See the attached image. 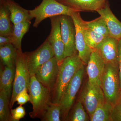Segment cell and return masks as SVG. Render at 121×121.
<instances>
[{
	"label": "cell",
	"instance_id": "obj_10",
	"mask_svg": "<svg viewBox=\"0 0 121 121\" xmlns=\"http://www.w3.org/2000/svg\"><path fill=\"white\" fill-rule=\"evenodd\" d=\"M75 28V43L78 55L84 65H86L93 50L86 44L83 35V20L79 12L76 11L71 16Z\"/></svg>",
	"mask_w": 121,
	"mask_h": 121
},
{
	"label": "cell",
	"instance_id": "obj_2",
	"mask_svg": "<svg viewBox=\"0 0 121 121\" xmlns=\"http://www.w3.org/2000/svg\"><path fill=\"white\" fill-rule=\"evenodd\" d=\"M30 102L32 105L33 111L29 113L31 117H43L50 103L51 91L39 82L35 75L31 76L29 86Z\"/></svg>",
	"mask_w": 121,
	"mask_h": 121
},
{
	"label": "cell",
	"instance_id": "obj_1",
	"mask_svg": "<svg viewBox=\"0 0 121 121\" xmlns=\"http://www.w3.org/2000/svg\"><path fill=\"white\" fill-rule=\"evenodd\" d=\"M84 65L78 54L66 57L60 64L56 83L52 90V102L60 103L70 81Z\"/></svg>",
	"mask_w": 121,
	"mask_h": 121
},
{
	"label": "cell",
	"instance_id": "obj_13",
	"mask_svg": "<svg viewBox=\"0 0 121 121\" xmlns=\"http://www.w3.org/2000/svg\"><path fill=\"white\" fill-rule=\"evenodd\" d=\"M118 40L109 36L94 50L99 54L106 64L118 66Z\"/></svg>",
	"mask_w": 121,
	"mask_h": 121
},
{
	"label": "cell",
	"instance_id": "obj_29",
	"mask_svg": "<svg viewBox=\"0 0 121 121\" xmlns=\"http://www.w3.org/2000/svg\"><path fill=\"white\" fill-rule=\"evenodd\" d=\"M11 113L13 121H19L26 115L25 108L21 105L15 109H11Z\"/></svg>",
	"mask_w": 121,
	"mask_h": 121
},
{
	"label": "cell",
	"instance_id": "obj_9",
	"mask_svg": "<svg viewBox=\"0 0 121 121\" xmlns=\"http://www.w3.org/2000/svg\"><path fill=\"white\" fill-rule=\"evenodd\" d=\"M61 35L64 45L65 58L77 54L75 28L71 17L60 16Z\"/></svg>",
	"mask_w": 121,
	"mask_h": 121
},
{
	"label": "cell",
	"instance_id": "obj_22",
	"mask_svg": "<svg viewBox=\"0 0 121 121\" xmlns=\"http://www.w3.org/2000/svg\"><path fill=\"white\" fill-rule=\"evenodd\" d=\"M113 105L106 100L97 107L90 117L91 121H110Z\"/></svg>",
	"mask_w": 121,
	"mask_h": 121
},
{
	"label": "cell",
	"instance_id": "obj_23",
	"mask_svg": "<svg viewBox=\"0 0 121 121\" xmlns=\"http://www.w3.org/2000/svg\"><path fill=\"white\" fill-rule=\"evenodd\" d=\"M83 35L86 44L93 50H95L105 39L106 36L89 28L83 22Z\"/></svg>",
	"mask_w": 121,
	"mask_h": 121
},
{
	"label": "cell",
	"instance_id": "obj_24",
	"mask_svg": "<svg viewBox=\"0 0 121 121\" xmlns=\"http://www.w3.org/2000/svg\"><path fill=\"white\" fill-rule=\"evenodd\" d=\"M9 100L6 91L0 90V121H13L9 110Z\"/></svg>",
	"mask_w": 121,
	"mask_h": 121
},
{
	"label": "cell",
	"instance_id": "obj_31",
	"mask_svg": "<svg viewBox=\"0 0 121 121\" xmlns=\"http://www.w3.org/2000/svg\"><path fill=\"white\" fill-rule=\"evenodd\" d=\"M118 66L120 87L121 90V39L119 40L118 45Z\"/></svg>",
	"mask_w": 121,
	"mask_h": 121
},
{
	"label": "cell",
	"instance_id": "obj_7",
	"mask_svg": "<svg viewBox=\"0 0 121 121\" xmlns=\"http://www.w3.org/2000/svg\"><path fill=\"white\" fill-rule=\"evenodd\" d=\"M24 53L31 76L35 75L38 69L42 65L55 56L54 51L48 37L36 50Z\"/></svg>",
	"mask_w": 121,
	"mask_h": 121
},
{
	"label": "cell",
	"instance_id": "obj_14",
	"mask_svg": "<svg viewBox=\"0 0 121 121\" xmlns=\"http://www.w3.org/2000/svg\"><path fill=\"white\" fill-rule=\"evenodd\" d=\"M86 67L88 76V82L90 84L101 86V80L106 64L100 55L93 50Z\"/></svg>",
	"mask_w": 121,
	"mask_h": 121
},
{
	"label": "cell",
	"instance_id": "obj_6",
	"mask_svg": "<svg viewBox=\"0 0 121 121\" xmlns=\"http://www.w3.org/2000/svg\"><path fill=\"white\" fill-rule=\"evenodd\" d=\"M84 73V66L80 68L75 74L70 81L60 99L61 117L65 120L82 83Z\"/></svg>",
	"mask_w": 121,
	"mask_h": 121
},
{
	"label": "cell",
	"instance_id": "obj_12",
	"mask_svg": "<svg viewBox=\"0 0 121 121\" xmlns=\"http://www.w3.org/2000/svg\"><path fill=\"white\" fill-rule=\"evenodd\" d=\"M50 19L51 29L48 38L60 65L65 58L64 45L61 35L60 16L53 17Z\"/></svg>",
	"mask_w": 121,
	"mask_h": 121
},
{
	"label": "cell",
	"instance_id": "obj_17",
	"mask_svg": "<svg viewBox=\"0 0 121 121\" xmlns=\"http://www.w3.org/2000/svg\"><path fill=\"white\" fill-rule=\"evenodd\" d=\"M10 13V18L13 25L33 19L29 10L22 8L13 0H3Z\"/></svg>",
	"mask_w": 121,
	"mask_h": 121
},
{
	"label": "cell",
	"instance_id": "obj_30",
	"mask_svg": "<svg viewBox=\"0 0 121 121\" xmlns=\"http://www.w3.org/2000/svg\"><path fill=\"white\" fill-rule=\"evenodd\" d=\"M28 90L27 89H25L17 95L16 101L17 102V104L22 105L26 104L27 102L29 101L30 96L28 94Z\"/></svg>",
	"mask_w": 121,
	"mask_h": 121
},
{
	"label": "cell",
	"instance_id": "obj_16",
	"mask_svg": "<svg viewBox=\"0 0 121 121\" xmlns=\"http://www.w3.org/2000/svg\"><path fill=\"white\" fill-rule=\"evenodd\" d=\"M107 0H61L59 2L78 12L96 11L105 6Z\"/></svg>",
	"mask_w": 121,
	"mask_h": 121
},
{
	"label": "cell",
	"instance_id": "obj_20",
	"mask_svg": "<svg viewBox=\"0 0 121 121\" xmlns=\"http://www.w3.org/2000/svg\"><path fill=\"white\" fill-rule=\"evenodd\" d=\"M1 60L4 66L15 67L17 57V50L12 44L0 46Z\"/></svg>",
	"mask_w": 121,
	"mask_h": 121
},
{
	"label": "cell",
	"instance_id": "obj_32",
	"mask_svg": "<svg viewBox=\"0 0 121 121\" xmlns=\"http://www.w3.org/2000/svg\"><path fill=\"white\" fill-rule=\"evenodd\" d=\"M12 44V39L11 36L0 35V46Z\"/></svg>",
	"mask_w": 121,
	"mask_h": 121
},
{
	"label": "cell",
	"instance_id": "obj_26",
	"mask_svg": "<svg viewBox=\"0 0 121 121\" xmlns=\"http://www.w3.org/2000/svg\"><path fill=\"white\" fill-rule=\"evenodd\" d=\"M86 26L95 32L106 37L109 36V32L105 20L100 16L90 21H84Z\"/></svg>",
	"mask_w": 121,
	"mask_h": 121
},
{
	"label": "cell",
	"instance_id": "obj_4",
	"mask_svg": "<svg viewBox=\"0 0 121 121\" xmlns=\"http://www.w3.org/2000/svg\"><path fill=\"white\" fill-rule=\"evenodd\" d=\"M31 77L28 68L25 54L22 52L21 48L17 50L15 78L9 102L10 109H12L16 102V98L17 95L25 89L28 90Z\"/></svg>",
	"mask_w": 121,
	"mask_h": 121
},
{
	"label": "cell",
	"instance_id": "obj_25",
	"mask_svg": "<svg viewBox=\"0 0 121 121\" xmlns=\"http://www.w3.org/2000/svg\"><path fill=\"white\" fill-rule=\"evenodd\" d=\"M61 108L60 103L51 102L48 104L45 110L42 121H61Z\"/></svg>",
	"mask_w": 121,
	"mask_h": 121
},
{
	"label": "cell",
	"instance_id": "obj_18",
	"mask_svg": "<svg viewBox=\"0 0 121 121\" xmlns=\"http://www.w3.org/2000/svg\"><path fill=\"white\" fill-rule=\"evenodd\" d=\"M0 35L12 36L13 30L9 11L3 0H0Z\"/></svg>",
	"mask_w": 121,
	"mask_h": 121
},
{
	"label": "cell",
	"instance_id": "obj_19",
	"mask_svg": "<svg viewBox=\"0 0 121 121\" xmlns=\"http://www.w3.org/2000/svg\"><path fill=\"white\" fill-rule=\"evenodd\" d=\"M15 67L5 66L4 69L1 67L0 73V90H4L10 100L13 82L15 78Z\"/></svg>",
	"mask_w": 121,
	"mask_h": 121
},
{
	"label": "cell",
	"instance_id": "obj_15",
	"mask_svg": "<svg viewBox=\"0 0 121 121\" xmlns=\"http://www.w3.org/2000/svg\"><path fill=\"white\" fill-rule=\"evenodd\" d=\"M97 12L105 20L109 32V36L118 40L121 39V22L112 12L108 1H107L105 6Z\"/></svg>",
	"mask_w": 121,
	"mask_h": 121
},
{
	"label": "cell",
	"instance_id": "obj_28",
	"mask_svg": "<svg viewBox=\"0 0 121 121\" xmlns=\"http://www.w3.org/2000/svg\"><path fill=\"white\" fill-rule=\"evenodd\" d=\"M111 120L112 121H121V92L118 99L113 106Z\"/></svg>",
	"mask_w": 121,
	"mask_h": 121
},
{
	"label": "cell",
	"instance_id": "obj_3",
	"mask_svg": "<svg viewBox=\"0 0 121 121\" xmlns=\"http://www.w3.org/2000/svg\"><path fill=\"white\" fill-rule=\"evenodd\" d=\"M29 11L32 18L35 19L33 27L37 28L46 18L61 15L71 16L72 13L77 11L56 0H43L39 5Z\"/></svg>",
	"mask_w": 121,
	"mask_h": 121
},
{
	"label": "cell",
	"instance_id": "obj_21",
	"mask_svg": "<svg viewBox=\"0 0 121 121\" xmlns=\"http://www.w3.org/2000/svg\"><path fill=\"white\" fill-rule=\"evenodd\" d=\"M31 21L27 20L13 25L12 35V44L17 50L21 48V41L25 35L28 31Z\"/></svg>",
	"mask_w": 121,
	"mask_h": 121
},
{
	"label": "cell",
	"instance_id": "obj_5",
	"mask_svg": "<svg viewBox=\"0 0 121 121\" xmlns=\"http://www.w3.org/2000/svg\"><path fill=\"white\" fill-rule=\"evenodd\" d=\"M101 86L106 100L113 106L121 92L118 66L106 64L101 79Z\"/></svg>",
	"mask_w": 121,
	"mask_h": 121
},
{
	"label": "cell",
	"instance_id": "obj_33",
	"mask_svg": "<svg viewBox=\"0 0 121 121\" xmlns=\"http://www.w3.org/2000/svg\"><path fill=\"white\" fill-rule=\"evenodd\" d=\"M56 0L57 1H58V2H59V1H60L61 0Z\"/></svg>",
	"mask_w": 121,
	"mask_h": 121
},
{
	"label": "cell",
	"instance_id": "obj_27",
	"mask_svg": "<svg viewBox=\"0 0 121 121\" xmlns=\"http://www.w3.org/2000/svg\"><path fill=\"white\" fill-rule=\"evenodd\" d=\"M65 120L71 121H87L90 120L85 111L82 103L79 100L75 105L72 112L68 115Z\"/></svg>",
	"mask_w": 121,
	"mask_h": 121
},
{
	"label": "cell",
	"instance_id": "obj_11",
	"mask_svg": "<svg viewBox=\"0 0 121 121\" xmlns=\"http://www.w3.org/2000/svg\"><path fill=\"white\" fill-rule=\"evenodd\" d=\"M59 64L55 56L42 65L36 72L37 80L44 86L52 91L58 74Z\"/></svg>",
	"mask_w": 121,
	"mask_h": 121
},
{
	"label": "cell",
	"instance_id": "obj_8",
	"mask_svg": "<svg viewBox=\"0 0 121 121\" xmlns=\"http://www.w3.org/2000/svg\"><path fill=\"white\" fill-rule=\"evenodd\" d=\"M105 100L101 86L86 83L81 93L80 101L84 105L90 117Z\"/></svg>",
	"mask_w": 121,
	"mask_h": 121
}]
</instances>
